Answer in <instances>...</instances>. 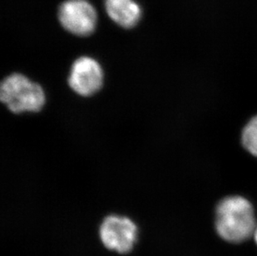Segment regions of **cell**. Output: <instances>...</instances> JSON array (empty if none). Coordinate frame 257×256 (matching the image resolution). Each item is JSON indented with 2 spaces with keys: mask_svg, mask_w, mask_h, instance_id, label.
<instances>
[{
  "mask_svg": "<svg viewBox=\"0 0 257 256\" xmlns=\"http://www.w3.org/2000/svg\"><path fill=\"white\" fill-rule=\"evenodd\" d=\"M255 216L250 202L240 196L224 199L217 206L216 228L226 241L239 243L254 234Z\"/></svg>",
  "mask_w": 257,
  "mask_h": 256,
  "instance_id": "cell-1",
  "label": "cell"
},
{
  "mask_svg": "<svg viewBox=\"0 0 257 256\" xmlns=\"http://www.w3.org/2000/svg\"><path fill=\"white\" fill-rule=\"evenodd\" d=\"M0 98L3 103L15 113L39 111L46 100L41 86L20 73L8 76L3 81L0 87Z\"/></svg>",
  "mask_w": 257,
  "mask_h": 256,
  "instance_id": "cell-2",
  "label": "cell"
},
{
  "mask_svg": "<svg viewBox=\"0 0 257 256\" xmlns=\"http://www.w3.org/2000/svg\"><path fill=\"white\" fill-rule=\"evenodd\" d=\"M61 25L72 34L87 36L94 31L97 13L87 0H68L61 5L58 13Z\"/></svg>",
  "mask_w": 257,
  "mask_h": 256,
  "instance_id": "cell-3",
  "label": "cell"
},
{
  "mask_svg": "<svg viewBox=\"0 0 257 256\" xmlns=\"http://www.w3.org/2000/svg\"><path fill=\"white\" fill-rule=\"evenodd\" d=\"M100 237L107 249L127 253L136 240L137 226L128 218L109 215L101 225Z\"/></svg>",
  "mask_w": 257,
  "mask_h": 256,
  "instance_id": "cell-4",
  "label": "cell"
},
{
  "mask_svg": "<svg viewBox=\"0 0 257 256\" xmlns=\"http://www.w3.org/2000/svg\"><path fill=\"white\" fill-rule=\"evenodd\" d=\"M103 72L99 63L90 57H81L73 63L68 84L78 95L91 96L101 88Z\"/></svg>",
  "mask_w": 257,
  "mask_h": 256,
  "instance_id": "cell-5",
  "label": "cell"
},
{
  "mask_svg": "<svg viewBox=\"0 0 257 256\" xmlns=\"http://www.w3.org/2000/svg\"><path fill=\"white\" fill-rule=\"evenodd\" d=\"M105 6L109 17L125 29H131L141 19V7L134 0H105Z\"/></svg>",
  "mask_w": 257,
  "mask_h": 256,
  "instance_id": "cell-6",
  "label": "cell"
},
{
  "mask_svg": "<svg viewBox=\"0 0 257 256\" xmlns=\"http://www.w3.org/2000/svg\"><path fill=\"white\" fill-rule=\"evenodd\" d=\"M242 143L249 153L257 157V116L251 119L243 131Z\"/></svg>",
  "mask_w": 257,
  "mask_h": 256,
  "instance_id": "cell-7",
  "label": "cell"
},
{
  "mask_svg": "<svg viewBox=\"0 0 257 256\" xmlns=\"http://www.w3.org/2000/svg\"><path fill=\"white\" fill-rule=\"evenodd\" d=\"M254 236H255V241L257 243V226L255 227V232H254Z\"/></svg>",
  "mask_w": 257,
  "mask_h": 256,
  "instance_id": "cell-8",
  "label": "cell"
}]
</instances>
